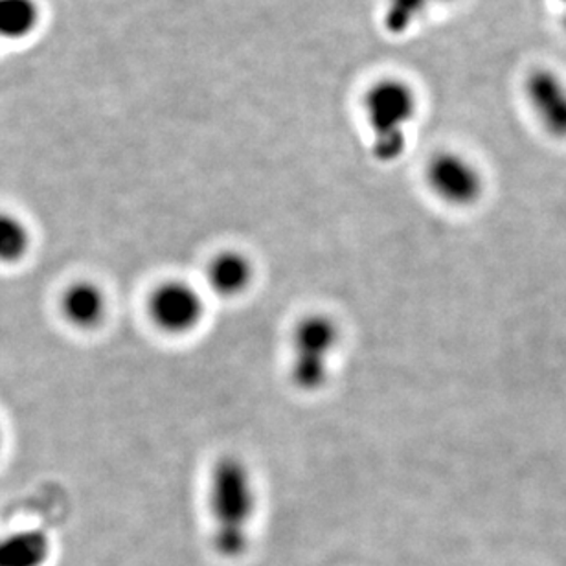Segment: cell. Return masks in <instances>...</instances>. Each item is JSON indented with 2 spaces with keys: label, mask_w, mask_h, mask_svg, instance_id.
Segmentation results:
<instances>
[{
  "label": "cell",
  "mask_w": 566,
  "mask_h": 566,
  "mask_svg": "<svg viewBox=\"0 0 566 566\" xmlns=\"http://www.w3.org/2000/svg\"><path fill=\"white\" fill-rule=\"evenodd\" d=\"M565 27H566V15H565Z\"/></svg>",
  "instance_id": "obj_16"
},
{
  "label": "cell",
  "mask_w": 566,
  "mask_h": 566,
  "mask_svg": "<svg viewBox=\"0 0 566 566\" xmlns=\"http://www.w3.org/2000/svg\"><path fill=\"white\" fill-rule=\"evenodd\" d=\"M559 2H562V4L566 6V0H559Z\"/></svg>",
  "instance_id": "obj_15"
},
{
  "label": "cell",
  "mask_w": 566,
  "mask_h": 566,
  "mask_svg": "<svg viewBox=\"0 0 566 566\" xmlns=\"http://www.w3.org/2000/svg\"><path fill=\"white\" fill-rule=\"evenodd\" d=\"M523 94L535 120L548 135L566 138V82L548 66H537L524 76Z\"/></svg>",
  "instance_id": "obj_6"
},
{
  "label": "cell",
  "mask_w": 566,
  "mask_h": 566,
  "mask_svg": "<svg viewBox=\"0 0 566 566\" xmlns=\"http://www.w3.org/2000/svg\"><path fill=\"white\" fill-rule=\"evenodd\" d=\"M430 6V0H387L385 27L396 35L409 32L410 28H415L427 15Z\"/></svg>",
  "instance_id": "obj_12"
},
{
  "label": "cell",
  "mask_w": 566,
  "mask_h": 566,
  "mask_svg": "<svg viewBox=\"0 0 566 566\" xmlns=\"http://www.w3.org/2000/svg\"><path fill=\"white\" fill-rule=\"evenodd\" d=\"M432 4H451L454 0H430Z\"/></svg>",
  "instance_id": "obj_13"
},
{
  "label": "cell",
  "mask_w": 566,
  "mask_h": 566,
  "mask_svg": "<svg viewBox=\"0 0 566 566\" xmlns=\"http://www.w3.org/2000/svg\"><path fill=\"white\" fill-rule=\"evenodd\" d=\"M343 344V327L327 311H310L296 318L289 333L287 377L305 396L324 392Z\"/></svg>",
  "instance_id": "obj_2"
},
{
  "label": "cell",
  "mask_w": 566,
  "mask_h": 566,
  "mask_svg": "<svg viewBox=\"0 0 566 566\" xmlns=\"http://www.w3.org/2000/svg\"><path fill=\"white\" fill-rule=\"evenodd\" d=\"M424 182L440 201L449 207H473L484 193V175L462 153L443 149L424 166Z\"/></svg>",
  "instance_id": "obj_5"
},
{
  "label": "cell",
  "mask_w": 566,
  "mask_h": 566,
  "mask_svg": "<svg viewBox=\"0 0 566 566\" xmlns=\"http://www.w3.org/2000/svg\"><path fill=\"white\" fill-rule=\"evenodd\" d=\"M38 21V4L33 0H0V38H27Z\"/></svg>",
  "instance_id": "obj_11"
},
{
  "label": "cell",
  "mask_w": 566,
  "mask_h": 566,
  "mask_svg": "<svg viewBox=\"0 0 566 566\" xmlns=\"http://www.w3.org/2000/svg\"><path fill=\"white\" fill-rule=\"evenodd\" d=\"M60 315L74 332H99L109 321V293L96 280H72L61 291Z\"/></svg>",
  "instance_id": "obj_8"
},
{
  "label": "cell",
  "mask_w": 566,
  "mask_h": 566,
  "mask_svg": "<svg viewBox=\"0 0 566 566\" xmlns=\"http://www.w3.org/2000/svg\"><path fill=\"white\" fill-rule=\"evenodd\" d=\"M32 230L19 216L0 212V263L17 265L24 262L32 251Z\"/></svg>",
  "instance_id": "obj_10"
},
{
  "label": "cell",
  "mask_w": 566,
  "mask_h": 566,
  "mask_svg": "<svg viewBox=\"0 0 566 566\" xmlns=\"http://www.w3.org/2000/svg\"><path fill=\"white\" fill-rule=\"evenodd\" d=\"M365 113L374 137V157L385 164L398 160L405 153L409 126L418 113L415 88L399 77H385L366 91Z\"/></svg>",
  "instance_id": "obj_3"
},
{
  "label": "cell",
  "mask_w": 566,
  "mask_h": 566,
  "mask_svg": "<svg viewBox=\"0 0 566 566\" xmlns=\"http://www.w3.org/2000/svg\"><path fill=\"white\" fill-rule=\"evenodd\" d=\"M52 539L43 530L21 528L0 535V566H46Z\"/></svg>",
  "instance_id": "obj_9"
},
{
  "label": "cell",
  "mask_w": 566,
  "mask_h": 566,
  "mask_svg": "<svg viewBox=\"0 0 566 566\" xmlns=\"http://www.w3.org/2000/svg\"><path fill=\"white\" fill-rule=\"evenodd\" d=\"M146 316L160 335L169 338L191 337L207 322V294L190 280L169 276L149 289Z\"/></svg>",
  "instance_id": "obj_4"
},
{
  "label": "cell",
  "mask_w": 566,
  "mask_h": 566,
  "mask_svg": "<svg viewBox=\"0 0 566 566\" xmlns=\"http://www.w3.org/2000/svg\"><path fill=\"white\" fill-rule=\"evenodd\" d=\"M2 443H4V430H2V424H0V451H2Z\"/></svg>",
  "instance_id": "obj_14"
},
{
  "label": "cell",
  "mask_w": 566,
  "mask_h": 566,
  "mask_svg": "<svg viewBox=\"0 0 566 566\" xmlns=\"http://www.w3.org/2000/svg\"><path fill=\"white\" fill-rule=\"evenodd\" d=\"M213 551L227 562L245 556L260 512V485L245 458L227 452L212 463L207 488Z\"/></svg>",
  "instance_id": "obj_1"
},
{
  "label": "cell",
  "mask_w": 566,
  "mask_h": 566,
  "mask_svg": "<svg viewBox=\"0 0 566 566\" xmlns=\"http://www.w3.org/2000/svg\"><path fill=\"white\" fill-rule=\"evenodd\" d=\"M256 262L249 252L224 247L208 258L205 285L207 291L224 302L245 298L256 285Z\"/></svg>",
  "instance_id": "obj_7"
}]
</instances>
